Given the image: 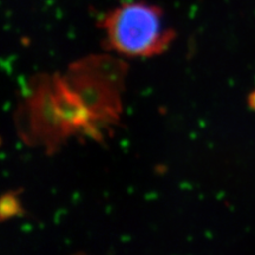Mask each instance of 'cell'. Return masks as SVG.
Segmentation results:
<instances>
[{
  "label": "cell",
  "mask_w": 255,
  "mask_h": 255,
  "mask_svg": "<svg viewBox=\"0 0 255 255\" xmlns=\"http://www.w3.org/2000/svg\"><path fill=\"white\" fill-rule=\"evenodd\" d=\"M247 103L248 107H250L253 111H255V90L250 92V95H248L247 97Z\"/></svg>",
  "instance_id": "7a4b0ae2"
},
{
  "label": "cell",
  "mask_w": 255,
  "mask_h": 255,
  "mask_svg": "<svg viewBox=\"0 0 255 255\" xmlns=\"http://www.w3.org/2000/svg\"><path fill=\"white\" fill-rule=\"evenodd\" d=\"M101 27L107 46L130 58L161 55L175 39L162 8L143 0L110 9L102 18Z\"/></svg>",
  "instance_id": "6da1fadb"
}]
</instances>
